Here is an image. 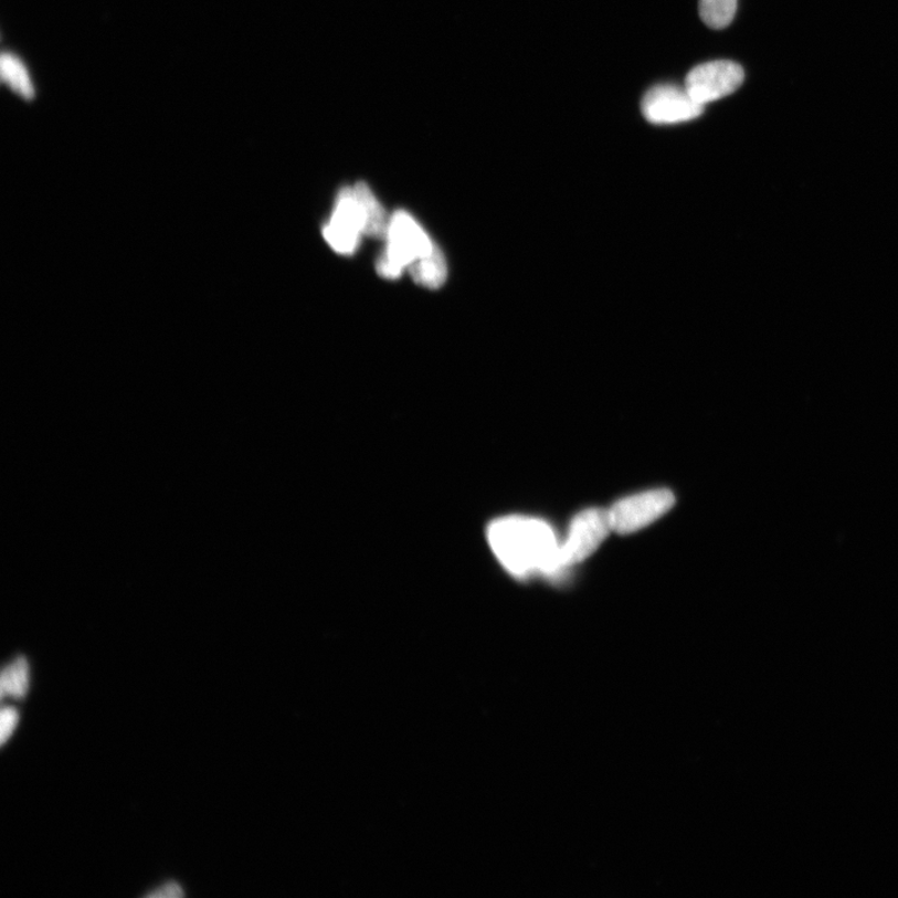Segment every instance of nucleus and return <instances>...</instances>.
<instances>
[{"label":"nucleus","mask_w":898,"mask_h":898,"mask_svg":"<svg viewBox=\"0 0 898 898\" xmlns=\"http://www.w3.org/2000/svg\"><path fill=\"white\" fill-rule=\"evenodd\" d=\"M488 542L501 566L517 577L562 571L560 545L543 520L520 516L497 519L488 528Z\"/></svg>","instance_id":"f257e3e1"},{"label":"nucleus","mask_w":898,"mask_h":898,"mask_svg":"<svg viewBox=\"0 0 898 898\" xmlns=\"http://www.w3.org/2000/svg\"><path fill=\"white\" fill-rule=\"evenodd\" d=\"M389 244L378 264L379 274L389 279L399 278L405 267L433 253L430 236L405 211L394 212L388 231Z\"/></svg>","instance_id":"f03ea898"},{"label":"nucleus","mask_w":898,"mask_h":898,"mask_svg":"<svg viewBox=\"0 0 898 898\" xmlns=\"http://www.w3.org/2000/svg\"><path fill=\"white\" fill-rule=\"evenodd\" d=\"M613 532L610 510L587 509L572 521L563 545L559 546V564L564 569L582 563Z\"/></svg>","instance_id":"7ed1b4c3"},{"label":"nucleus","mask_w":898,"mask_h":898,"mask_svg":"<svg viewBox=\"0 0 898 898\" xmlns=\"http://www.w3.org/2000/svg\"><path fill=\"white\" fill-rule=\"evenodd\" d=\"M674 505L675 497L669 489L648 490L616 501L608 509L613 532L620 535L638 532L668 514Z\"/></svg>","instance_id":"20e7f679"},{"label":"nucleus","mask_w":898,"mask_h":898,"mask_svg":"<svg viewBox=\"0 0 898 898\" xmlns=\"http://www.w3.org/2000/svg\"><path fill=\"white\" fill-rule=\"evenodd\" d=\"M746 78L742 67L731 61H714L695 66L687 75L684 88L704 105L726 98L737 92Z\"/></svg>","instance_id":"39448f33"},{"label":"nucleus","mask_w":898,"mask_h":898,"mask_svg":"<svg viewBox=\"0 0 898 898\" xmlns=\"http://www.w3.org/2000/svg\"><path fill=\"white\" fill-rule=\"evenodd\" d=\"M366 216L353 188H345L337 198L334 215L324 229L330 246L342 255H351L365 235Z\"/></svg>","instance_id":"423d86ee"},{"label":"nucleus","mask_w":898,"mask_h":898,"mask_svg":"<svg viewBox=\"0 0 898 898\" xmlns=\"http://www.w3.org/2000/svg\"><path fill=\"white\" fill-rule=\"evenodd\" d=\"M644 118L652 124L668 125L699 118L704 105L695 102L685 88L672 84L655 85L642 101Z\"/></svg>","instance_id":"0eeeda50"},{"label":"nucleus","mask_w":898,"mask_h":898,"mask_svg":"<svg viewBox=\"0 0 898 898\" xmlns=\"http://www.w3.org/2000/svg\"><path fill=\"white\" fill-rule=\"evenodd\" d=\"M353 190L365 211V235L376 239H382L388 235L390 222L388 224L385 211L379 200L373 196L371 189L367 187V183L361 181L356 183Z\"/></svg>","instance_id":"6e6552de"},{"label":"nucleus","mask_w":898,"mask_h":898,"mask_svg":"<svg viewBox=\"0 0 898 898\" xmlns=\"http://www.w3.org/2000/svg\"><path fill=\"white\" fill-rule=\"evenodd\" d=\"M411 276L418 284L429 287L439 288L447 279V264L441 249L436 245L433 253L416 261L410 267Z\"/></svg>","instance_id":"1a4fd4ad"},{"label":"nucleus","mask_w":898,"mask_h":898,"mask_svg":"<svg viewBox=\"0 0 898 898\" xmlns=\"http://www.w3.org/2000/svg\"><path fill=\"white\" fill-rule=\"evenodd\" d=\"M738 11V0H699V14L711 29H723L731 24Z\"/></svg>","instance_id":"9d476101"},{"label":"nucleus","mask_w":898,"mask_h":898,"mask_svg":"<svg viewBox=\"0 0 898 898\" xmlns=\"http://www.w3.org/2000/svg\"><path fill=\"white\" fill-rule=\"evenodd\" d=\"M0 689H2V698H6L7 695H12L18 699L25 697L29 689V665L23 656H19L3 670Z\"/></svg>","instance_id":"9b49d317"},{"label":"nucleus","mask_w":898,"mask_h":898,"mask_svg":"<svg viewBox=\"0 0 898 898\" xmlns=\"http://www.w3.org/2000/svg\"><path fill=\"white\" fill-rule=\"evenodd\" d=\"M2 78L12 89L25 98H32L34 89L25 67L11 54L2 56Z\"/></svg>","instance_id":"f8f14e48"},{"label":"nucleus","mask_w":898,"mask_h":898,"mask_svg":"<svg viewBox=\"0 0 898 898\" xmlns=\"http://www.w3.org/2000/svg\"><path fill=\"white\" fill-rule=\"evenodd\" d=\"M19 720V714L13 708H6L2 711V730H0V739H2V743L4 746L6 741L9 737L12 736L13 730L17 727Z\"/></svg>","instance_id":"ddd939ff"},{"label":"nucleus","mask_w":898,"mask_h":898,"mask_svg":"<svg viewBox=\"0 0 898 898\" xmlns=\"http://www.w3.org/2000/svg\"><path fill=\"white\" fill-rule=\"evenodd\" d=\"M148 897H151V898H161V897L179 898V897H183V891H182L181 886H179L176 883H170V884L161 887L160 890H158L156 892H152V894H149Z\"/></svg>","instance_id":"4468645a"}]
</instances>
